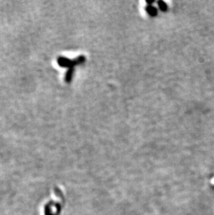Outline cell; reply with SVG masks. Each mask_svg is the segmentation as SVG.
Masks as SVG:
<instances>
[{
    "mask_svg": "<svg viewBox=\"0 0 214 215\" xmlns=\"http://www.w3.org/2000/svg\"><path fill=\"white\" fill-rule=\"evenodd\" d=\"M157 3H158V5H159V8H160L162 11L166 12L167 9H168V6H167L166 4L163 1H159Z\"/></svg>",
    "mask_w": 214,
    "mask_h": 215,
    "instance_id": "cell-4",
    "label": "cell"
},
{
    "mask_svg": "<svg viewBox=\"0 0 214 215\" xmlns=\"http://www.w3.org/2000/svg\"><path fill=\"white\" fill-rule=\"evenodd\" d=\"M146 11L148 12L149 15H150L152 17H155L157 15V9L155 6H152V5H148L145 8Z\"/></svg>",
    "mask_w": 214,
    "mask_h": 215,
    "instance_id": "cell-2",
    "label": "cell"
},
{
    "mask_svg": "<svg viewBox=\"0 0 214 215\" xmlns=\"http://www.w3.org/2000/svg\"><path fill=\"white\" fill-rule=\"evenodd\" d=\"M72 75H73V68H69L66 75V82L69 83L71 82L72 78Z\"/></svg>",
    "mask_w": 214,
    "mask_h": 215,
    "instance_id": "cell-3",
    "label": "cell"
},
{
    "mask_svg": "<svg viewBox=\"0 0 214 215\" xmlns=\"http://www.w3.org/2000/svg\"><path fill=\"white\" fill-rule=\"evenodd\" d=\"M86 60V58L84 56L81 55L77 57L74 60H70V59H67V58L60 57L58 58L57 62L58 64L61 67H64V68H73L76 65H79L83 63Z\"/></svg>",
    "mask_w": 214,
    "mask_h": 215,
    "instance_id": "cell-1",
    "label": "cell"
},
{
    "mask_svg": "<svg viewBox=\"0 0 214 215\" xmlns=\"http://www.w3.org/2000/svg\"><path fill=\"white\" fill-rule=\"evenodd\" d=\"M146 2L148 3V4H149V5H151L152 4L155 3V1H147Z\"/></svg>",
    "mask_w": 214,
    "mask_h": 215,
    "instance_id": "cell-5",
    "label": "cell"
}]
</instances>
